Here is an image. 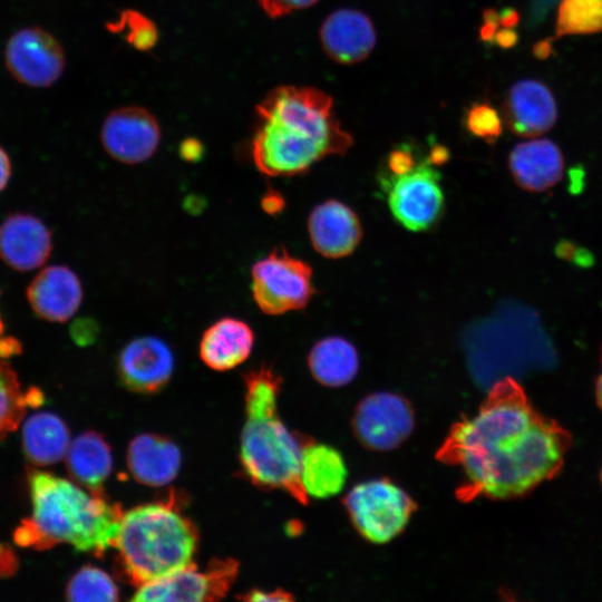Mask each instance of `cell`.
<instances>
[{"instance_id": "6da1fadb", "label": "cell", "mask_w": 602, "mask_h": 602, "mask_svg": "<svg viewBox=\"0 0 602 602\" xmlns=\"http://www.w3.org/2000/svg\"><path fill=\"white\" fill-rule=\"evenodd\" d=\"M571 441L559 423L533 407L516 380L505 378L474 416L452 428L438 457L463 472L462 498H508L555 476Z\"/></svg>"}, {"instance_id": "7a4b0ae2", "label": "cell", "mask_w": 602, "mask_h": 602, "mask_svg": "<svg viewBox=\"0 0 602 602\" xmlns=\"http://www.w3.org/2000/svg\"><path fill=\"white\" fill-rule=\"evenodd\" d=\"M332 98L311 87L282 86L258 106L260 124L251 153L268 176H292L321 158L344 154L352 137L333 113Z\"/></svg>"}, {"instance_id": "3957f363", "label": "cell", "mask_w": 602, "mask_h": 602, "mask_svg": "<svg viewBox=\"0 0 602 602\" xmlns=\"http://www.w3.org/2000/svg\"><path fill=\"white\" fill-rule=\"evenodd\" d=\"M32 522L37 550L67 543L97 555L114 546L123 511L103 494L41 470H29Z\"/></svg>"}, {"instance_id": "277c9868", "label": "cell", "mask_w": 602, "mask_h": 602, "mask_svg": "<svg viewBox=\"0 0 602 602\" xmlns=\"http://www.w3.org/2000/svg\"><path fill=\"white\" fill-rule=\"evenodd\" d=\"M244 383L240 462L245 475L256 486L283 489L305 503L308 497L299 478L302 446L276 411L280 377L262 366L247 372Z\"/></svg>"}, {"instance_id": "5b68a950", "label": "cell", "mask_w": 602, "mask_h": 602, "mask_svg": "<svg viewBox=\"0 0 602 602\" xmlns=\"http://www.w3.org/2000/svg\"><path fill=\"white\" fill-rule=\"evenodd\" d=\"M198 535L173 502L123 512L114 543L123 576L139 588L193 563Z\"/></svg>"}, {"instance_id": "8992f818", "label": "cell", "mask_w": 602, "mask_h": 602, "mask_svg": "<svg viewBox=\"0 0 602 602\" xmlns=\"http://www.w3.org/2000/svg\"><path fill=\"white\" fill-rule=\"evenodd\" d=\"M428 155L419 157L407 172L397 175L383 173L380 176L394 217L408 230L429 229L443 212L440 175Z\"/></svg>"}, {"instance_id": "52a82bcc", "label": "cell", "mask_w": 602, "mask_h": 602, "mask_svg": "<svg viewBox=\"0 0 602 602\" xmlns=\"http://www.w3.org/2000/svg\"><path fill=\"white\" fill-rule=\"evenodd\" d=\"M346 506L359 533L368 541L383 544L407 525L415 509L411 498L387 479L357 484L346 497Z\"/></svg>"}, {"instance_id": "ba28073f", "label": "cell", "mask_w": 602, "mask_h": 602, "mask_svg": "<svg viewBox=\"0 0 602 602\" xmlns=\"http://www.w3.org/2000/svg\"><path fill=\"white\" fill-rule=\"evenodd\" d=\"M311 268L283 249L272 251L251 270V290L260 310L282 314L303 308L313 293Z\"/></svg>"}, {"instance_id": "9c48e42d", "label": "cell", "mask_w": 602, "mask_h": 602, "mask_svg": "<svg viewBox=\"0 0 602 602\" xmlns=\"http://www.w3.org/2000/svg\"><path fill=\"white\" fill-rule=\"evenodd\" d=\"M239 572L234 559H212L198 570L193 562L182 570L137 588L133 601H192L212 602L223 599Z\"/></svg>"}, {"instance_id": "30bf717a", "label": "cell", "mask_w": 602, "mask_h": 602, "mask_svg": "<svg viewBox=\"0 0 602 602\" xmlns=\"http://www.w3.org/2000/svg\"><path fill=\"white\" fill-rule=\"evenodd\" d=\"M4 64L20 84L45 88L55 84L65 68V54L57 39L41 28L14 32L7 41Z\"/></svg>"}, {"instance_id": "8fae6325", "label": "cell", "mask_w": 602, "mask_h": 602, "mask_svg": "<svg viewBox=\"0 0 602 602\" xmlns=\"http://www.w3.org/2000/svg\"><path fill=\"white\" fill-rule=\"evenodd\" d=\"M353 426L369 448L390 450L399 446L414 427L412 411L405 399L391 392H375L359 405Z\"/></svg>"}, {"instance_id": "7c38bea8", "label": "cell", "mask_w": 602, "mask_h": 602, "mask_svg": "<svg viewBox=\"0 0 602 602\" xmlns=\"http://www.w3.org/2000/svg\"><path fill=\"white\" fill-rule=\"evenodd\" d=\"M100 138L105 151L124 164H138L156 152L161 130L155 117L140 107L111 111L104 120Z\"/></svg>"}, {"instance_id": "4fadbf2b", "label": "cell", "mask_w": 602, "mask_h": 602, "mask_svg": "<svg viewBox=\"0 0 602 602\" xmlns=\"http://www.w3.org/2000/svg\"><path fill=\"white\" fill-rule=\"evenodd\" d=\"M117 371L122 383L129 390L155 394L169 381L174 371V356L162 339L139 337L122 349Z\"/></svg>"}, {"instance_id": "5bb4252c", "label": "cell", "mask_w": 602, "mask_h": 602, "mask_svg": "<svg viewBox=\"0 0 602 602\" xmlns=\"http://www.w3.org/2000/svg\"><path fill=\"white\" fill-rule=\"evenodd\" d=\"M502 118L515 135L537 137L554 126L557 118L556 101L543 82L520 80L507 91L502 105Z\"/></svg>"}, {"instance_id": "9a60e30c", "label": "cell", "mask_w": 602, "mask_h": 602, "mask_svg": "<svg viewBox=\"0 0 602 602\" xmlns=\"http://www.w3.org/2000/svg\"><path fill=\"white\" fill-rule=\"evenodd\" d=\"M52 236L41 220L17 213L0 224V259L11 269L28 272L50 256Z\"/></svg>"}, {"instance_id": "2e32d148", "label": "cell", "mask_w": 602, "mask_h": 602, "mask_svg": "<svg viewBox=\"0 0 602 602\" xmlns=\"http://www.w3.org/2000/svg\"><path fill=\"white\" fill-rule=\"evenodd\" d=\"M26 294L39 318L50 322H66L81 304L82 287L77 274L68 266L50 265L32 279Z\"/></svg>"}, {"instance_id": "e0dca14e", "label": "cell", "mask_w": 602, "mask_h": 602, "mask_svg": "<svg viewBox=\"0 0 602 602\" xmlns=\"http://www.w3.org/2000/svg\"><path fill=\"white\" fill-rule=\"evenodd\" d=\"M320 39L331 59L351 65L369 56L376 43V32L371 20L365 13L353 9H340L324 20Z\"/></svg>"}, {"instance_id": "ac0fdd59", "label": "cell", "mask_w": 602, "mask_h": 602, "mask_svg": "<svg viewBox=\"0 0 602 602\" xmlns=\"http://www.w3.org/2000/svg\"><path fill=\"white\" fill-rule=\"evenodd\" d=\"M308 229L313 247L327 258L350 254L361 239V226L355 212L334 200L314 207Z\"/></svg>"}, {"instance_id": "d6986e66", "label": "cell", "mask_w": 602, "mask_h": 602, "mask_svg": "<svg viewBox=\"0 0 602 602\" xmlns=\"http://www.w3.org/2000/svg\"><path fill=\"white\" fill-rule=\"evenodd\" d=\"M126 459L132 476L138 483L159 487L175 479L181 468L182 455L169 438L144 433L132 439Z\"/></svg>"}, {"instance_id": "ffe728a7", "label": "cell", "mask_w": 602, "mask_h": 602, "mask_svg": "<svg viewBox=\"0 0 602 602\" xmlns=\"http://www.w3.org/2000/svg\"><path fill=\"white\" fill-rule=\"evenodd\" d=\"M514 181L528 192H543L563 175V155L552 140L535 138L517 144L508 157Z\"/></svg>"}, {"instance_id": "44dd1931", "label": "cell", "mask_w": 602, "mask_h": 602, "mask_svg": "<svg viewBox=\"0 0 602 602\" xmlns=\"http://www.w3.org/2000/svg\"><path fill=\"white\" fill-rule=\"evenodd\" d=\"M254 346V332L244 321L222 318L212 323L202 334L200 358L216 371L231 370L244 362Z\"/></svg>"}, {"instance_id": "7402d4cb", "label": "cell", "mask_w": 602, "mask_h": 602, "mask_svg": "<svg viewBox=\"0 0 602 602\" xmlns=\"http://www.w3.org/2000/svg\"><path fill=\"white\" fill-rule=\"evenodd\" d=\"M342 456L324 444L302 446L299 478L307 497L328 498L338 495L347 482Z\"/></svg>"}, {"instance_id": "603a6c76", "label": "cell", "mask_w": 602, "mask_h": 602, "mask_svg": "<svg viewBox=\"0 0 602 602\" xmlns=\"http://www.w3.org/2000/svg\"><path fill=\"white\" fill-rule=\"evenodd\" d=\"M67 468L75 482L91 493L103 494V486L113 470V453L108 441L88 430L70 443Z\"/></svg>"}, {"instance_id": "cb8c5ba5", "label": "cell", "mask_w": 602, "mask_h": 602, "mask_svg": "<svg viewBox=\"0 0 602 602\" xmlns=\"http://www.w3.org/2000/svg\"><path fill=\"white\" fill-rule=\"evenodd\" d=\"M70 443L68 427L55 414H35L23 424L22 446L33 465L47 466L61 460L66 457Z\"/></svg>"}, {"instance_id": "d4e9b609", "label": "cell", "mask_w": 602, "mask_h": 602, "mask_svg": "<svg viewBox=\"0 0 602 602\" xmlns=\"http://www.w3.org/2000/svg\"><path fill=\"white\" fill-rule=\"evenodd\" d=\"M309 367L314 378L329 387H341L356 377L359 358L356 348L340 337L324 338L313 346Z\"/></svg>"}, {"instance_id": "484cf974", "label": "cell", "mask_w": 602, "mask_h": 602, "mask_svg": "<svg viewBox=\"0 0 602 602\" xmlns=\"http://www.w3.org/2000/svg\"><path fill=\"white\" fill-rule=\"evenodd\" d=\"M602 31V0H562L557 9L556 36Z\"/></svg>"}, {"instance_id": "4316f807", "label": "cell", "mask_w": 602, "mask_h": 602, "mask_svg": "<svg viewBox=\"0 0 602 602\" xmlns=\"http://www.w3.org/2000/svg\"><path fill=\"white\" fill-rule=\"evenodd\" d=\"M118 598V588L110 575L91 565L78 570L66 588V599L74 602H111Z\"/></svg>"}, {"instance_id": "83f0119b", "label": "cell", "mask_w": 602, "mask_h": 602, "mask_svg": "<svg viewBox=\"0 0 602 602\" xmlns=\"http://www.w3.org/2000/svg\"><path fill=\"white\" fill-rule=\"evenodd\" d=\"M27 407L17 373L0 358V440L18 428Z\"/></svg>"}, {"instance_id": "f1b7e54d", "label": "cell", "mask_w": 602, "mask_h": 602, "mask_svg": "<svg viewBox=\"0 0 602 602\" xmlns=\"http://www.w3.org/2000/svg\"><path fill=\"white\" fill-rule=\"evenodd\" d=\"M467 129L478 138L494 142L502 133L503 118L491 105H474L467 113Z\"/></svg>"}, {"instance_id": "f546056e", "label": "cell", "mask_w": 602, "mask_h": 602, "mask_svg": "<svg viewBox=\"0 0 602 602\" xmlns=\"http://www.w3.org/2000/svg\"><path fill=\"white\" fill-rule=\"evenodd\" d=\"M124 21L128 27L127 38L137 48L147 49L155 43V28L146 18L135 12H128L125 14Z\"/></svg>"}, {"instance_id": "4dcf8cb0", "label": "cell", "mask_w": 602, "mask_h": 602, "mask_svg": "<svg viewBox=\"0 0 602 602\" xmlns=\"http://www.w3.org/2000/svg\"><path fill=\"white\" fill-rule=\"evenodd\" d=\"M318 0H258L263 11L271 18H279L295 10L304 9Z\"/></svg>"}, {"instance_id": "1f68e13d", "label": "cell", "mask_w": 602, "mask_h": 602, "mask_svg": "<svg viewBox=\"0 0 602 602\" xmlns=\"http://www.w3.org/2000/svg\"><path fill=\"white\" fill-rule=\"evenodd\" d=\"M13 540L19 546H35L38 541L37 531L30 518L23 520L13 533Z\"/></svg>"}, {"instance_id": "d6a6232c", "label": "cell", "mask_w": 602, "mask_h": 602, "mask_svg": "<svg viewBox=\"0 0 602 602\" xmlns=\"http://www.w3.org/2000/svg\"><path fill=\"white\" fill-rule=\"evenodd\" d=\"M18 569V559L14 551L7 544L0 543V577L14 574Z\"/></svg>"}, {"instance_id": "836d02e7", "label": "cell", "mask_w": 602, "mask_h": 602, "mask_svg": "<svg viewBox=\"0 0 602 602\" xmlns=\"http://www.w3.org/2000/svg\"><path fill=\"white\" fill-rule=\"evenodd\" d=\"M241 600L252 601V602H265V601H289L291 595L288 592L276 590V591H261L252 590L242 596H239Z\"/></svg>"}, {"instance_id": "e575fe53", "label": "cell", "mask_w": 602, "mask_h": 602, "mask_svg": "<svg viewBox=\"0 0 602 602\" xmlns=\"http://www.w3.org/2000/svg\"><path fill=\"white\" fill-rule=\"evenodd\" d=\"M97 334V326L91 320H81L75 323L72 337L77 343L93 342Z\"/></svg>"}, {"instance_id": "d590c367", "label": "cell", "mask_w": 602, "mask_h": 602, "mask_svg": "<svg viewBox=\"0 0 602 602\" xmlns=\"http://www.w3.org/2000/svg\"><path fill=\"white\" fill-rule=\"evenodd\" d=\"M285 202L283 196L275 190L268 191L262 200L261 206L263 211L270 215H276L284 208Z\"/></svg>"}, {"instance_id": "8d00e7d4", "label": "cell", "mask_w": 602, "mask_h": 602, "mask_svg": "<svg viewBox=\"0 0 602 602\" xmlns=\"http://www.w3.org/2000/svg\"><path fill=\"white\" fill-rule=\"evenodd\" d=\"M202 155V146L200 142L195 139H187L181 146V156L188 161L195 162L200 159Z\"/></svg>"}, {"instance_id": "74e56055", "label": "cell", "mask_w": 602, "mask_h": 602, "mask_svg": "<svg viewBox=\"0 0 602 602\" xmlns=\"http://www.w3.org/2000/svg\"><path fill=\"white\" fill-rule=\"evenodd\" d=\"M11 175V162L7 152L0 146V192L3 191Z\"/></svg>"}, {"instance_id": "f35d334b", "label": "cell", "mask_w": 602, "mask_h": 602, "mask_svg": "<svg viewBox=\"0 0 602 602\" xmlns=\"http://www.w3.org/2000/svg\"><path fill=\"white\" fill-rule=\"evenodd\" d=\"M494 38L496 42L504 48L514 46L517 40L516 33L511 29L498 31Z\"/></svg>"}, {"instance_id": "ab89813d", "label": "cell", "mask_w": 602, "mask_h": 602, "mask_svg": "<svg viewBox=\"0 0 602 602\" xmlns=\"http://www.w3.org/2000/svg\"><path fill=\"white\" fill-rule=\"evenodd\" d=\"M25 399L28 407H38L43 404L45 396L39 388L32 387L25 392Z\"/></svg>"}, {"instance_id": "60d3db41", "label": "cell", "mask_w": 602, "mask_h": 602, "mask_svg": "<svg viewBox=\"0 0 602 602\" xmlns=\"http://www.w3.org/2000/svg\"><path fill=\"white\" fill-rule=\"evenodd\" d=\"M518 21V16L513 10H507L499 19V22L504 25L505 28H512Z\"/></svg>"}, {"instance_id": "b9f144b4", "label": "cell", "mask_w": 602, "mask_h": 602, "mask_svg": "<svg viewBox=\"0 0 602 602\" xmlns=\"http://www.w3.org/2000/svg\"><path fill=\"white\" fill-rule=\"evenodd\" d=\"M596 397H598V401H599V405L601 406L602 408V371L598 378V382H596Z\"/></svg>"}, {"instance_id": "7bdbcfd3", "label": "cell", "mask_w": 602, "mask_h": 602, "mask_svg": "<svg viewBox=\"0 0 602 602\" xmlns=\"http://www.w3.org/2000/svg\"><path fill=\"white\" fill-rule=\"evenodd\" d=\"M535 52L537 55V57H542L543 56V52L545 54V56L548 54V45L547 43H544V42H541L538 43L536 47H535Z\"/></svg>"}, {"instance_id": "ee69618b", "label": "cell", "mask_w": 602, "mask_h": 602, "mask_svg": "<svg viewBox=\"0 0 602 602\" xmlns=\"http://www.w3.org/2000/svg\"><path fill=\"white\" fill-rule=\"evenodd\" d=\"M3 330H4L3 322H2V319H1V317H0V337H1L2 333H3Z\"/></svg>"}]
</instances>
